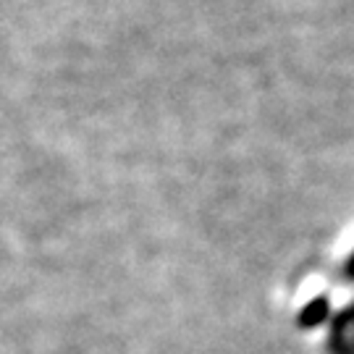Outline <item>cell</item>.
<instances>
[{
    "instance_id": "2",
    "label": "cell",
    "mask_w": 354,
    "mask_h": 354,
    "mask_svg": "<svg viewBox=\"0 0 354 354\" xmlns=\"http://www.w3.org/2000/svg\"><path fill=\"white\" fill-rule=\"evenodd\" d=\"M346 273H349V276H352V279H354V257H352V260H349V266H346Z\"/></svg>"
},
{
    "instance_id": "1",
    "label": "cell",
    "mask_w": 354,
    "mask_h": 354,
    "mask_svg": "<svg viewBox=\"0 0 354 354\" xmlns=\"http://www.w3.org/2000/svg\"><path fill=\"white\" fill-rule=\"evenodd\" d=\"M326 317H328V299H326V297H317V299H313V302L302 310L299 326H302V328H315Z\"/></svg>"
}]
</instances>
